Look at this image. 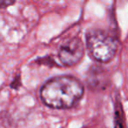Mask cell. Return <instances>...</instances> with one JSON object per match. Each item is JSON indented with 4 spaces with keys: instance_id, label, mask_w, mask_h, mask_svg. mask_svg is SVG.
Returning <instances> with one entry per match:
<instances>
[{
    "instance_id": "1",
    "label": "cell",
    "mask_w": 128,
    "mask_h": 128,
    "mask_svg": "<svg viewBox=\"0 0 128 128\" xmlns=\"http://www.w3.org/2000/svg\"><path fill=\"white\" fill-rule=\"evenodd\" d=\"M84 92L82 84L76 78L60 76L46 81L40 90L43 103L54 109H68L76 104Z\"/></svg>"
},
{
    "instance_id": "2",
    "label": "cell",
    "mask_w": 128,
    "mask_h": 128,
    "mask_svg": "<svg viewBox=\"0 0 128 128\" xmlns=\"http://www.w3.org/2000/svg\"><path fill=\"white\" fill-rule=\"evenodd\" d=\"M86 41L90 54L98 62H109L117 52V40L104 31L91 30L88 32Z\"/></svg>"
},
{
    "instance_id": "3",
    "label": "cell",
    "mask_w": 128,
    "mask_h": 128,
    "mask_svg": "<svg viewBox=\"0 0 128 128\" xmlns=\"http://www.w3.org/2000/svg\"><path fill=\"white\" fill-rule=\"evenodd\" d=\"M84 54V46L82 40L78 37H73L62 43L59 49L58 57L63 65L72 66L82 58Z\"/></svg>"
},
{
    "instance_id": "4",
    "label": "cell",
    "mask_w": 128,
    "mask_h": 128,
    "mask_svg": "<svg viewBox=\"0 0 128 128\" xmlns=\"http://www.w3.org/2000/svg\"><path fill=\"white\" fill-rule=\"evenodd\" d=\"M15 1H11V0H0V8H6L8 6L14 4Z\"/></svg>"
}]
</instances>
